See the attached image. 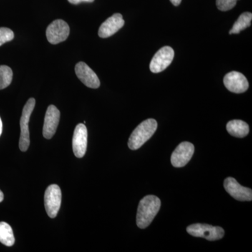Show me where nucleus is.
<instances>
[{
  "label": "nucleus",
  "mask_w": 252,
  "mask_h": 252,
  "mask_svg": "<svg viewBox=\"0 0 252 252\" xmlns=\"http://www.w3.org/2000/svg\"><path fill=\"white\" fill-rule=\"evenodd\" d=\"M160 199L153 195H147L140 200L137 209L136 223L142 229L151 224L160 208Z\"/></svg>",
  "instance_id": "obj_1"
},
{
  "label": "nucleus",
  "mask_w": 252,
  "mask_h": 252,
  "mask_svg": "<svg viewBox=\"0 0 252 252\" xmlns=\"http://www.w3.org/2000/svg\"><path fill=\"white\" fill-rule=\"evenodd\" d=\"M157 127L155 119H149L141 123L131 134L128 140L129 148L131 150L140 149L155 133Z\"/></svg>",
  "instance_id": "obj_2"
},
{
  "label": "nucleus",
  "mask_w": 252,
  "mask_h": 252,
  "mask_svg": "<svg viewBox=\"0 0 252 252\" xmlns=\"http://www.w3.org/2000/svg\"><path fill=\"white\" fill-rule=\"evenodd\" d=\"M36 101L34 98H30L25 104L23 109L22 116L20 121L21 126V136H20L19 148L21 152H26L29 148L30 143V130L29 122L32 113L35 107Z\"/></svg>",
  "instance_id": "obj_3"
},
{
  "label": "nucleus",
  "mask_w": 252,
  "mask_h": 252,
  "mask_svg": "<svg viewBox=\"0 0 252 252\" xmlns=\"http://www.w3.org/2000/svg\"><path fill=\"white\" fill-rule=\"evenodd\" d=\"M189 234L194 237L203 238L210 241L220 240L224 236V230L220 226H213L204 223H195L187 228Z\"/></svg>",
  "instance_id": "obj_4"
},
{
  "label": "nucleus",
  "mask_w": 252,
  "mask_h": 252,
  "mask_svg": "<svg viewBox=\"0 0 252 252\" xmlns=\"http://www.w3.org/2000/svg\"><path fill=\"white\" fill-rule=\"evenodd\" d=\"M62 201V193L57 185H50L44 194V206L50 218L54 219L59 213Z\"/></svg>",
  "instance_id": "obj_5"
},
{
  "label": "nucleus",
  "mask_w": 252,
  "mask_h": 252,
  "mask_svg": "<svg viewBox=\"0 0 252 252\" xmlns=\"http://www.w3.org/2000/svg\"><path fill=\"white\" fill-rule=\"evenodd\" d=\"M46 34L48 41L51 44H59V43L65 41L69 36V26L63 20H56L48 26Z\"/></svg>",
  "instance_id": "obj_6"
},
{
  "label": "nucleus",
  "mask_w": 252,
  "mask_h": 252,
  "mask_svg": "<svg viewBox=\"0 0 252 252\" xmlns=\"http://www.w3.org/2000/svg\"><path fill=\"white\" fill-rule=\"evenodd\" d=\"M175 52L170 46H163L154 55L150 63V70L153 73L161 72L173 61Z\"/></svg>",
  "instance_id": "obj_7"
},
{
  "label": "nucleus",
  "mask_w": 252,
  "mask_h": 252,
  "mask_svg": "<svg viewBox=\"0 0 252 252\" xmlns=\"http://www.w3.org/2000/svg\"><path fill=\"white\" fill-rule=\"evenodd\" d=\"M195 151L193 144L189 142H183L177 146L171 156V163L174 167L185 166L192 157Z\"/></svg>",
  "instance_id": "obj_8"
},
{
  "label": "nucleus",
  "mask_w": 252,
  "mask_h": 252,
  "mask_svg": "<svg viewBox=\"0 0 252 252\" xmlns=\"http://www.w3.org/2000/svg\"><path fill=\"white\" fill-rule=\"evenodd\" d=\"M223 186L225 190L235 200L239 201H252V189L240 185L233 177L225 179Z\"/></svg>",
  "instance_id": "obj_9"
},
{
  "label": "nucleus",
  "mask_w": 252,
  "mask_h": 252,
  "mask_svg": "<svg viewBox=\"0 0 252 252\" xmlns=\"http://www.w3.org/2000/svg\"><path fill=\"white\" fill-rule=\"evenodd\" d=\"M223 84L228 91L235 94H243L248 91L249 88L247 78L242 73L235 71L225 74Z\"/></svg>",
  "instance_id": "obj_10"
},
{
  "label": "nucleus",
  "mask_w": 252,
  "mask_h": 252,
  "mask_svg": "<svg viewBox=\"0 0 252 252\" xmlns=\"http://www.w3.org/2000/svg\"><path fill=\"white\" fill-rule=\"evenodd\" d=\"M88 132L86 126L83 124H78L74 131L72 139L73 152L76 157L83 158L85 155L87 149Z\"/></svg>",
  "instance_id": "obj_11"
},
{
  "label": "nucleus",
  "mask_w": 252,
  "mask_h": 252,
  "mask_svg": "<svg viewBox=\"0 0 252 252\" xmlns=\"http://www.w3.org/2000/svg\"><path fill=\"white\" fill-rule=\"evenodd\" d=\"M61 118V112L54 105H50L46 110L44 118L43 135L46 139L50 140L56 133Z\"/></svg>",
  "instance_id": "obj_12"
},
{
  "label": "nucleus",
  "mask_w": 252,
  "mask_h": 252,
  "mask_svg": "<svg viewBox=\"0 0 252 252\" xmlns=\"http://www.w3.org/2000/svg\"><path fill=\"white\" fill-rule=\"evenodd\" d=\"M75 72L79 80L87 87L98 89L100 86V81L97 74L85 63H78L75 66Z\"/></svg>",
  "instance_id": "obj_13"
},
{
  "label": "nucleus",
  "mask_w": 252,
  "mask_h": 252,
  "mask_svg": "<svg viewBox=\"0 0 252 252\" xmlns=\"http://www.w3.org/2000/svg\"><path fill=\"white\" fill-rule=\"evenodd\" d=\"M125 24L122 15L115 14L107 18L99 28L98 35L101 38H107L114 35Z\"/></svg>",
  "instance_id": "obj_14"
},
{
  "label": "nucleus",
  "mask_w": 252,
  "mask_h": 252,
  "mask_svg": "<svg viewBox=\"0 0 252 252\" xmlns=\"http://www.w3.org/2000/svg\"><path fill=\"white\" fill-rule=\"evenodd\" d=\"M226 130L232 136L243 138L250 132V127L246 122L241 120H232L227 124Z\"/></svg>",
  "instance_id": "obj_15"
},
{
  "label": "nucleus",
  "mask_w": 252,
  "mask_h": 252,
  "mask_svg": "<svg viewBox=\"0 0 252 252\" xmlns=\"http://www.w3.org/2000/svg\"><path fill=\"white\" fill-rule=\"evenodd\" d=\"M0 243L7 247L14 245L15 238L12 228L6 222H0Z\"/></svg>",
  "instance_id": "obj_16"
},
{
  "label": "nucleus",
  "mask_w": 252,
  "mask_h": 252,
  "mask_svg": "<svg viewBox=\"0 0 252 252\" xmlns=\"http://www.w3.org/2000/svg\"><path fill=\"white\" fill-rule=\"evenodd\" d=\"M252 14L250 12H245L239 16L238 19L233 25L230 30L229 34H239L240 32L244 31L251 26Z\"/></svg>",
  "instance_id": "obj_17"
},
{
  "label": "nucleus",
  "mask_w": 252,
  "mask_h": 252,
  "mask_svg": "<svg viewBox=\"0 0 252 252\" xmlns=\"http://www.w3.org/2000/svg\"><path fill=\"white\" fill-rule=\"evenodd\" d=\"M13 79V72L6 65H0V90L6 89L11 84Z\"/></svg>",
  "instance_id": "obj_18"
},
{
  "label": "nucleus",
  "mask_w": 252,
  "mask_h": 252,
  "mask_svg": "<svg viewBox=\"0 0 252 252\" xmlns=\"http://www.w3.org/2000/svg\"><path fill=\"white\" fill-rule=\"evenodd\" d=\"M14 38V32L7 28H0V46L11 41Z\"/></svg>",
  "instance_id": "obj_19"
},
{
  "label": "nucleus",
  "mask_w": 252,
  "mask_h": 252,
  "mask_svg": "<svg viewBox=\"0 0 252 252\" xmlns=\"http://www.w3.org/2000/svg\"><path fill=\"white\" fill-rule=\"evenodd\" d=\"M238 0H216L217 8L221 11H227L233 9Z\"/></svg>",
  "instance_id": "obj_20"
},
{
  "label": "nucleus",
  "mask_w": 252,
  "mask_h": 252,
  "mask_svg": "<svg viewBox=\"0 0 252 252\" xmlns=\"http://www.w3.org/2000/svg\"><path fill=\"white\" fill-rule=\"evenodd\" d=\"M68 1L72 4H79L81 2H94V0H68Z\"/></svg>",
  "instance_id": "obj_21"
},
{
  "label": "nucleus",
  "mask_w": 252,
  "mask_h": 252,
  "mask_svg": "<svg viewBox=\"0 0 252 252\" xmlns=\"http://www.w3.org/2000/svg\"><path fill=\"white\" fill-rule=\"evenodd\" d=\"M170 1H171L172 4L175 6H179V5L181 4V2H182V0H170Z\"/></svg>",
  "instance_id": "obj_22"
},
{
  "label": "nucleus",
  "mask_w": 252,
  "mask_h": 252,
  "mask_svg": "<svg viewBox=\"0 0 252 252\" xmlns=\"http://www.w3.org/2000/svg\"><path fill=\"white\" fill-rule=\"evenodd\" d=\"M3 200H4V194H3L2 192H1V190H0V203L2 202Z\"/></svg>",
  "instance_id": "obj_23"
},
{
  "label": "nucleus",
  "mask_w": 252,
  "mask_h": 252,
  "mask_svg": "<svg viewBox=\"0 0 252 252\" xmlns=\"http://www.w3.org/2000/svg\"><path fill=\"white\" fill-rule=\"evenodd\" d=\"M2 133V122H1V118H0V136Z\"/></svg>",
  "instance_id": "obj_24"
}]
</instances>
